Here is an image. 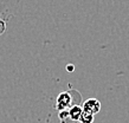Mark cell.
Returning <instances> with one entry per match:
<instances>
[{"mask_svg": "<svg viewBox=\"0 0 129 123\" xmlns=\"http://www.w3.org/2000/svg\"><path fill=\"white\" fill-rule=\"evenodd\" d=\"M58 118L60 121V123H76L71 119L70 115H69V109L58 111Z\"/></svg>", "mask_w": 129, "mask_h": 123, "instance_id": "obj_4", "label": "cell"}, {"mask_svg": "<svg viewBox=\"0 0 129 123\" xmlns=\"http://www.w3.org/2000/svg\"><path fill=\"white\" fill-rule=\"evenodd\" d=\"M5 31H6V21L0 18V36L5 33Z\"/></svg>", "mask_w": 129, "mask_h": 123, "instance_id": "obj_6", "label": "cell"}, {"mask_svg": "<svg viewBox=\"0 0 129 123\" xmlns=\"http://www.w3.org/2000/svg\"><path fill=\"white\" fill-rule=\"evenodd\" d=\"M82 104V95L76 89H69L62 91L56 98V109L57 111L70 109L72 105Z\"/></svg>", "mask_w": 129, "mask_h": 123, "instance_id": "obj_1", "label": "cell"}, {"mask_svg": "<svg viewBox=\"0 0 129 123\" xmlns=\"http://www.w3.org/2000/svg\"><path fill=\"white\" fill-rule=\"evenodd\" d=\"M94 119H95V115L83 110L82 115H81V118H79V123H92Z\"/></svg>", "mask_w": 129, "mask_h": 123, "instance_id": "obj_5", "label": "cell"}, {"mask_svg": "<svg viewBox=\"0 0 129 123\" xmlns=\"http://www.w3.org/2000/svg\"><path fill=\"white\" fill-rule=\"evenodd\" d=\"M83 112V107L82 104H76V105H72V107L69 109V115H70L71 119L76 123H79V118H81V115Z\"/></svg>", "mask_w": 129, "mask_h": 123, "instance_id": "obj_3", "label": "cell"}, {"mask_svg": "<svg viewBox=\"0 0 129 123\" xmlns=\"http://www.w3.org/2000/svg\"><path fill=\"white\" fill-rule=\"evenodd\" d=\"M83 110L86 112H90L92 115H96L101 110V102L97 98H89L82 104Z\"/></svg>", "mask_w": 129, "mask_h": 123, "instance_id": "obj_2", "label": "cell"}]
</instances>
